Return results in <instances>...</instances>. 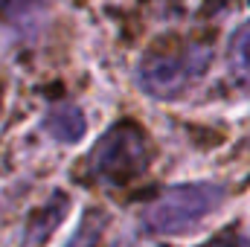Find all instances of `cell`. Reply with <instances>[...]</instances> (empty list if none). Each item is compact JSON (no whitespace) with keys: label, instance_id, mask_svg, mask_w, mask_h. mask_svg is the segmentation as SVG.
<instances>
[{"label":"cell","instance_id":"6da1fadb","mask_svg":"<svg viewBox=\"0 0 250 247\" xmlns=\"http://www.w3.org/2000/svg\"><path fill=\"white\" fill-rule=\"evenodd\" d=\"M209 62L212 50L201 44L157 47L137 64V82L154 99H178L204 79Z\"/></svg>","mask_w":250,"mask_h":247},{"label":"cell","instance_id":"7a4b0ae2","mask_svg":"<svg viewBox=\"0 0 250 247\" xmlns=\"http://www.w3.org/2000/svg\"><path fill=\"white\" fill-rule=\"evenodd\" d=\"M148 166V140L131 123L108 128L84 160V175L99 186H125Z\"/></svg>","mask_w":250,"mask_h":247},{"label":"cell","instance_id":"3957f363","mask_svg":"<svg viewBox=\"0 0 250 247\" xmlns=\"http://www.w3.org/2000/svg\"><path fill=\"white\" fill-rule=\"evenodd\" d=\"M224 201V189L215 184H181L163 192L146 206L143 224L157 236H184L201 227Z\"/></svg>","mask_w":250,"mask_h":247},{"label":"cell","instance_id":"277c9868","mask_svg":"<svg viewBox=\"0 0 250 247\" xmlns=\"http://www.w3.org/2000/svg\"><path fill=\"white\" fill-rule=\"evenodd\" d=\"M67 209H70V195H64L62 189L50 192L44 198V204H38L26 224H23V236H21V245L23 247H44L53 233L62 227V221L67 218Z\"/></svg>","mask_w":250,"mask_h":247},{"label":"cell","instance_id":"5b68a950","mask_svg":"<svg viewBox=\"0 0 250 247\" xmlns=\"http://www.w3.org/2000/svg\"><path fill=\"white\" fill-rule=\"evenodd\" d=\"M53 0H0V23L18 32H35Z\"/></svg>","mask_w":250,"mask_h":247},{"label":"cell","instance_id":"8992f818","mask_svg":"<svg viewBox=\"0 0 250 247\" xmlns=\"http://www.w3.org/2000/svg\"><path fill=\"white\" fill-rule=\"evenodd\" d=\"M44 131L59 143H79L84 137V117L76 105L62 102L44 117Z\"/></svg>","mask_w":250,"mask_h":247},{"label":"cell","instance_id":"52a82bcc","mask_svg":"<svg viewBox=\"0 0 250 247\" xmlns=\"http://www.w3.org/2000/svg\"><path fill=\"white\" fill-rule=\"evenodd\" d=\"M227 59H230V73L239 84L250 87V21L242 23L233 38H230V50H227Z\"/></svg>","mask_w":250,"mask_h":247},{"label":"cell","instance_id":"ba28073f","mask_svg":"<svg viewBox=\"0 0 250 247\" xmlns=\"http://www.w3.org/2000/svg\"><path fill=\"white\" fill-rule=\"evenodd\" d=\"M99 233H102V221H99V218H87V221L76 230V236L70 239L67 247H96L99 245Z\"/></svg>","mask_w":250,"mask_h":247},{"label":"cell","instance_id":"9c48e42d","mask_svg":"<svg viewBox=\"0 0 250 247\" xmlns=\"http://www.w3.org/2000/svg\"><path fill=\"white\" fill-rule=\"evenodd\" d=\"M204 247H250V239H248V236H242V233H233V230H227V233L215 236L212 242H207Z\"/></svg>","mask_w":250,"mask_h":247}]
</instances>
